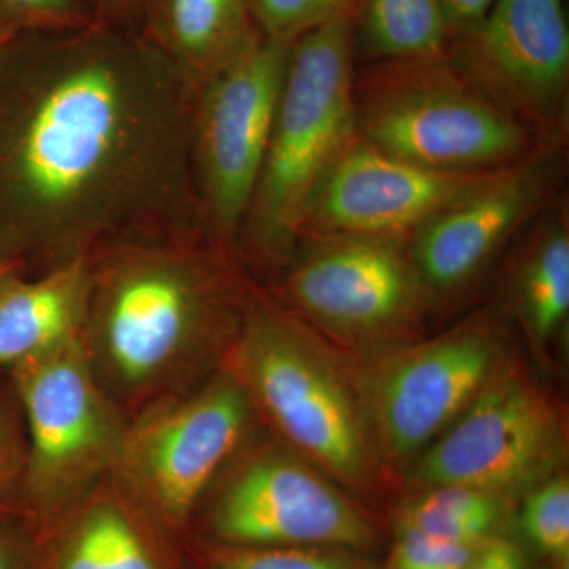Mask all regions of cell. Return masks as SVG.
<instances>
[{"label":"cell","instance_id":"23","mask_svg":"<svg viewBox=\"0 0 569 569\" xmlns=\"http://www.w3.org/2000/svg\"><path fill=\"white\" fill-rule=\"evenodd\" d=\"M28 436L20 400L7 372H0V518H24ZM29 520V519H28Z\"/></svg>","mask_w":569,"mask_h":569},{"label":"cell","instance_id":"20","mask_svg":"<svg viewBox=\"0 0 569 569\" xmlns=\"http://www.w3.org/2000/svg\"><path fill=\"white\" fill-rule=\"evenodd\" d=\"M355 29L367 63L447 56L452 41L440 0H356Z\"/></svg>","mask_w":569,"mask_h":569},{"label":"cell","instance_id":"9","mask_svg":"<svg viewBox=\"0 0 569 569\" xmlns=\"http://www.w3.org/2000/svg\"><path fill=\"white\" fill-rule=\"evenodd\" d=\"M317 332L356 346H397L432 309L408 242L305 239L266 288Z\"/></svg>","mask_w":569,"mask_h":569},{"label":"cell","instance_id":"29","mask_svg":"<svg viewBox=\"0 0 569 569\" xmlns=\"http://www.w3.org/2000/svg\"><path fill=\"white\" fill-rule=\"evenodd\" d=\"M466 569H529V563L516 542L492 537L481 546Z\"/></svg>","mask_w":569,"mask_h":569},{"label":"cell","instance_id":"15","mask_svg":"<svg viewBox=\"0 0 569 569\" xmlns=\"http://www.w3.org/2000/svg\"><path fill=\"white\" fill-rule=\"evenodd\" d=\"M496 171L432 170L389 156L358 134L313 193L299 242L321 238L408 242Z\"/></svg>","mask_w":569,"mask_h":569},{"label":"cell","instance_id":"28","mask_svg":"<svg viewBox=\"0 0 569 569\" xmlns=\"http://www.w3.org/2000/svg\"><path fill=\"white\" fill-rule=\"evenodd\" d=\"M39 535L31 520L0 518V569H37Z\"/></svg>","mask_w":569,"mask_h":569},{"label":"cell","instance_id":"14","mask_svg":"<svg viewBox=\"0 0 569 569\" xmlns=\"http://www.w3.org/2000/svg\"><path fill=\"white\" fill-rule=\"evenodd\" d=\"M449 59L479 91L545 142L568 144L569 24L565 0H493Z\"/></svg>","mask_w":569,"mask_h":569},{"label":"cell","instance_id":"1","mask_svg":"<svg viewBox=\"0 0 569 569\" xmlns=\"http://www.w3.org/2000/svg\"><path fill=\"white\" fill-rule=\"evenodd\" d=\"M197 88L140 31L96 21L0 47V254L39 276L134 238H206Z\"/></svg>","mask_w":569,"mask_h":569},{"label":"cell","instance_id":"26","mask_svg":"<svg viewBox=\"0 0 569 569\" xmlns=\"http://www.w3.org/2000/svg\"><path fill=\"white\" fill-rule=\"evenodd\" d=\"M96 21L84 0H0V32L10 36L74 31Z\"/></svg>","mask_w":569,"mask_h":569},{"label":"cell","instance_id":"6","mask_svg":"<svg viewBox=\"0 0 569 569\" xmlns=\"http://www.w3.org/2000/svg\"><path fill=\"white\" fill-rule=\"evenodd\" d=\"M193 527L194 539L224 546L361 550L377 541L370 520L328 475L254 430L213 479Z\"/></svg>","mask_w":569,"mask_h":569},{"label":"cell","instance_id":"24","mask_svg":"<svg viewBox=\"0 0 569 569\" xmlns=\"http://www.w3.org/2000/svg\"><path fill=\"white\" fill-rule=\"evenodd\" d=\"M523 533L561 569L569 565V482L552 475L529 490L520 515Z\"/></svg>","mask_w":569,"mask_h":569},{"label":"cell","instance_id":"5","mask_svg":"<svg viewBox=\"0 0 569 569\" xmlns=\"http://www.w3.org/2000/svg\"><path fill=\"white\" fill-rule=\"evenodd\" d=\"M356 132L373 148L432 170H501L550 144L479 91L449 56L356 70Z\"/></svg>","mask_w":569,"mask_h":569},{"label":"cell","instance_id":"11","mask_svg":"<svg viewBox=\"0 0 569 569\" xmlns=\"http://www.w3.org/2000/svg\"><path fill=\"white\" fill-rule=\"evenodd\" d=\"M563 419L526 372L501 361L470 406L419 455L422 488L467 486L507 497L553 475L563 459Z\"/></svg>","mask_w":569,"mask_h":569},{"label":"cell","instance_id":"25","mask_svg":"<svg viewBox=\"0 0 569 569\" xmlns=\"http://www.w3.org/2000/svg\"><path fill=\"white\" fill-rule=\"evenodd\" d=\"M264 39L293 43L326 22L355 13L356 0H247Z\"/></svg>","mask_w":569,"mask_h":569},{"label":"cell","instance_id":"13","mask_svg":"<svg viewBox=\"0 0 569 569\" xmlns=\"http://www.w3.org/2000/svg\"><path fill=\"white\" fill-rule=\"evenodd\" d=\"M568 144H545L501 168L408 241L430 306L462 301L512 241L548 208L567 179Z\"/></svg>","mask_w":569,"mask_h":569},{"label":"cell","instance_id":"31","mask_svg":"<svg viewBox=\"0 0 569 569\" xmlns=\"http://www.w3.org/2000/svg\"><path fill=\"white\" fill-rule=\"evenodd\" d=\"M440 2L455 41L458 37L471 31L486 17L493 0H440Z\"/></svg>","mask_w":569,"mask_h":569},{"label":"cell","instance_id":"4","mask_svg":"<svg viewBox=\"0 0 569 569\" xmlns=\"http://www.w3.org/2000/svg\"><path fill=\"white\" fill-rule=\"evenodd\" d=\"M355 13L291 43L263 164L238 239L244 269L276 279L298 249L313 193L358 138Z\"/></svg>","mask_w":569,"mask_h":569},{"label":"cell","instance_id":"27","mask_svg":"<svg viewBox=\"0 0 569 569\" xmlns=\"http://www.w3.org/2000/svg\"><path fill=\"white\" fill-rule=\"evenodd\" d=\"M485 542L462 545L429 537L419 531L397 530L389 568L466 569Z\"/></svg>","mask_w":569,"mask_h":569},{"label":"cell","instance_id":"8","mask_svg":"<svg viewBox=\"0 0 569 569\" xmlns=\"http://www.w3.org/2000/svg\"><path fill=\"white\" fill-rule=\"evenodd\" d=\"M257 419L244 388L222 366L130 419L111 477L186 542L204 493Z\"/></svg>","mask_w":569,"mask_h":569},{"label":"cell","instance_id":"12","mask_svg":"<svg viewBox=\"0 0 569 569\" xmlns=\"http://www.w3.org/2000/svg\"><path fill=\"white\" fill-rule=\"evenodd\" d=\"M388 353L362 389L380 455L400 462L421 455L470 406L503 361V340L496 318L477 313Z\"/></svg>","mask_w":569,"mask_h":569},{"label":"cell","instance_id":"17","mask_svg":"<svg viewBox=\"0 0 569 569\" xmlns=\"http://www.w3.org/2000/svg\"><path fill=\"white\" fill-rule=\"evenodd\" d=\"M505 305L537 347L563 337L569 321L567 190L516 239L503 280Z\"/></svg>","mask_w":569,"mask_h":569},{"label":"cell","instance_id":"3","mask_svg":"<svg viewBox=\"0 0 569 569\" xmlns=\"http://www.w3.org/2000/svg\"><path fill=\"white\" fill-rule=\"evenodd\" d=\"M335 353L254 280L222 366L277 440L332 481L362 489L376 479L380 449L365 389Z\"/></svg>","mask_w":569,"mask_h":569},{"label":"cell","instance_id":"33","mask_svg":"<svg viewBox=\"0 0 569 569\" xmlns=\"http://www.w3.org/2000/svg\"><path fill=\"white\" fill-rule=\"evenodd\" d=\"M13 37L17 36H10V33L0 32V47H3V44H6L7 41L13 39Z\"/></svg>","mask_w":569,"mask_h":569},{"label":"cell","instance_id":"32","mask_svg":"<svg viewBox=\"0 0 569 569\" xmlns=\"http://www.w3.org/2000/svg\"><path fill=\"white\" fill-rule=\"evenodd\" d=\"M11 272H18L17 269L13 268L9 263V261L3 260L2 254H0V279L3 277L11 274Z\"/></svg>","mask_w":569,"mask_h":569},{"label":"cell","instance_id":"30","mask_svg":"<svg viewBox=\"0 0 569 569\" xmlns=\"http://www.w3.org/2000/svg\"><path fill=\"white\" fill-rule=\"evenodd\" d=\"M97 21L140 31L146 0H84Z\"/></svg>","mask_w":569,"mask_h":569},{"label":"cell","instance_id":"22","mask_svg":"<svg viewBox=\"0 0 569 569\" xmlns=\"http://www.w3.org/2000/svg\"><path fill=\"white\" fill-rule=\"evenodd\" d=\"M189 539L186 552L192 569H373L346 549L254 548Z\"/></svg>","mask_w":569,"mask_h":569},{"label":"cell","instance_id":"21","mask_svg":"<svg viewBox=\"0 0 569 569\" xmlns=\"http://www.w3.org/2000/svg\"><path fill=\"white\" fill-rule=\"evenodd\" d=\"M505 497L467 486L427 488L400 511L397 530H413L445 541L479 545L496 537Z\"/></svg>","mask_w":569,"mask_h":569},{"label":"cell","instance_id":"2","mask_svg":"<svg viewBox=\"0 0 569 569\" xmlns=\"http://www.w3.org/2000/svg\"><path fill=\"white\" fill-rule=\"evenodd\" d=\"M88 261L81 342L127 422L222 367L254 283L239 258L204 238H134Z\"/></svg>","mask_w":569,"mask_h":569},{"label":"cell","instance_id":"19","mask_svg":"<svg viewBox=\"0 0 569 569\" xmlns=\"http://www.w3.org/2000/svg\"><path fill=\"white\" fill-rule=\"evenodd\" d=\"M88 295V258L0 279V372L81 337Z\"/></svg>","mask_w":569,"mask_h":569},{"label":"cell","instance_id":"18","mask_svg":"<svg viewBox=\"0 0 569 569\" xmlns=\"http://www.w3.org/2000/svg\"><path fill=\"white\" fill-rule=\"evenodd\" d=\"M140 33L194 88L263 37L247 0H146Z\"/></svg>","mask_w":569,"mask_h":569},{"label":"cell","instance_id":"16","mask_svg":"<svg viewBox=\"0 0 569 569\" xmlns=\"http://www.w3.org/2000/svg\"><path fill=\"white\" fill-rule=\"evenodd\" d=\"M37 535V569H192L181 539L111 475Z\"/></svg>","mask_w":569,"mask_h":569},{"label":"cell","instance_id":"10","mask_svg":"<svg viewBox=\"0 0 569 569\" xmlns=\"http://www.w3.org/2000/svg\"><path fill=\"white\" fill-rule=\"evenodd\" d=\"M291 43L261 37L194 91L190 157L208 241L238 257V239L263 164Z\"/></svg>","mask_w":569,"mask_h":569},{"label":"cell","instance_id":"7","mask_svg":"<svg viewBox=\"0 0 569 569\" xmlns=\"http://www.w3.org/2000/svg\"><path fill=\"white\" fill-rule=\"evenodd\" d=\"M28 436L24 507L40 527L110 477L127 419L97 380L81 337L7 370Z\"/></svg>","mask_w":569,"mask_h":569}]
</instances>
